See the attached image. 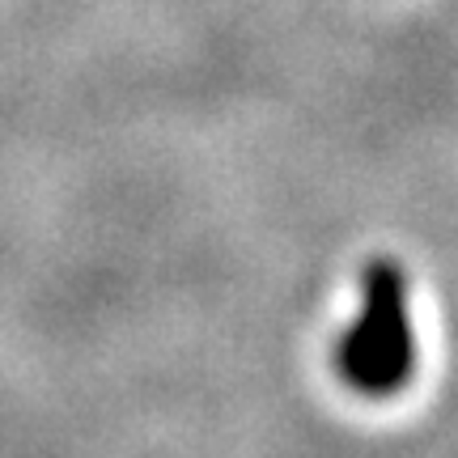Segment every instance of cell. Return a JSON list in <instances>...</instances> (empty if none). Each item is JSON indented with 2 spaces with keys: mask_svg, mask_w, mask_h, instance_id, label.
Masks as SVG:
<instances>
[{
  "mask_svg": "<svg viewBox=\"0 0 458 458\" xmlns=\"http://www.w3.org/2000/svg\"><path fill=\"white\" fill-rule=\"evenodd\" d=\"M416 344H411L408 289L394 263H374L365 276L360 310L340 344V377L352 391L382 399L411 377Z\"/></svg>",
  "mask_w": 458,
  "mask_h": 458,
  "instance_id": "cell-1",
  "label": "cell"
}]
</instances>
